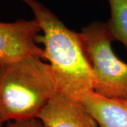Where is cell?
<instances>
[{
  "instance_id": "6da1fadb",
  "label": "cell",
  "mask_w": 127,
  "mask_h": 127,
  "mask_svg": "<svg viewBox=\"0 0 127 127\" xmlns=\"http://www.w3.org/2000/svg\"><path fill=\"white\" fill-rule=\"evenodd\" d=\"M31 8L42 35L37 43L44 45L59 93L81 100L94 91V76L80 33L67 28L52 11L37 0H21Z\"/></svg>"
},
{
  "instance_id": "7a4b0ae2",
  "label": "cell",
  "mask_w": 127,
  "mask_h": 127,
  "mask_svg": "<svg viewBox=\"0 0 127 127\" xmlns=\"http://www.w3.org/2000/svg\"><path fill=\"white\" fill-rule=\"evenodd\" d=\"M57 92L50 64L40 57L0 64V116L4 122L37 119Z\"/></svg>"
},
{
  "instance_id": "3957f363",
  "label": "cell",
  "mask_w": 127,
  "mask_h": 127,
  "mask_svg": "<svg viewBox=\"0 0 127 127\" xmlns=\"http://www.w3.org/2000/svg\"><path fill=\"white\" fill-rule=\"evenodd\" d=\"M80 35L93 69L94 92L107 98H127V64L114 52L107 23H90Z\"/></svg>"
},
{
  "instance_id": "277c9868",
  "label": "cell",
  "mask_w": 127,
  "mask_h": 127,
  "mask_svg": "<svg viewBox=\"0 0 127 127\" xmlns=\"http://www.w3.org/2000/svg\"><path fill=\"white\" fill-rule=\"evenodd\" d=\"M41 32L35 18L0 22V64L31 55L44 59L43 49L37 45V37Z\"/></svg>"
},
{
  "instance_id": "5b68a950",
  "label": "cell",
  "mask_w": 127,
  "mask_h": 127,
  "mask_svg": "<svg viewBox=\"0 0 127 127\" xmlns=\"http://www.w3.org/2000/svg\"><path fill=\"white\" fill-rule=\"evenodd\" d=\"M47 127H99L81 101L57 92L37 118Z\"/></svg>"
},
{
  "instance_id": "8992f818",
  "label": "cell",
  "mask_w": 127,
  "mask_h": 127,
  "mask_svg": "<svg viewBox=\"0 0 127 127\" xmlns=\"http://www.w3.org/2000/svg\"><path fill=\"white\" fill-rule=\"evenodd\" d=\"M80 101L99 127H127V98H107L91 91Z\"/></svg>"
},
{
  "instance_id": "52a82bcc",
  "label": "cell",
  "mask_w": 127,
  "mask_h": 127,
  "mask_svg": "<svg viewBox=\"0 0 127 127\" xmlns=\"http://www.w3.org/2000/svg\"><path fill=\"white\" fill-rule=\"evenodd\" d=\"M111 16L107 23L114 41L121 42L127 51V0H108Z\"/></svg>"
},
{
  "instance_id": "ba28073f",
  "label": "cell",
  "mask_w": 127,
  "mask_h": 127,
  "mask_svg": "<svg viewBox=\"0 0 127 127\" xmlns=\"http://www.w3.org/2000/svg\"><path fill=\"white\" fill-rule=\"evenodd\" d=\"M2 127H47L38 119L22 120V121H12L6 122V124Z\"/></svg>"
},
{
  "instance_id": "9c48e42d",
  "label": "cell",
  "mask_w": 127,
  "mask_h": 127,
  "mask_svg": "<svg viewBox=\"0 0 127 127\" xmlns=\"http://www.w3.org/2000/svg\"><path fill=\"white\" fill-rule=\"evenodd\" d=\"M4 121L3 120V119L1 118V117L0 116V127H3V125H4Z\"/></svg>"
}]
</instances>
